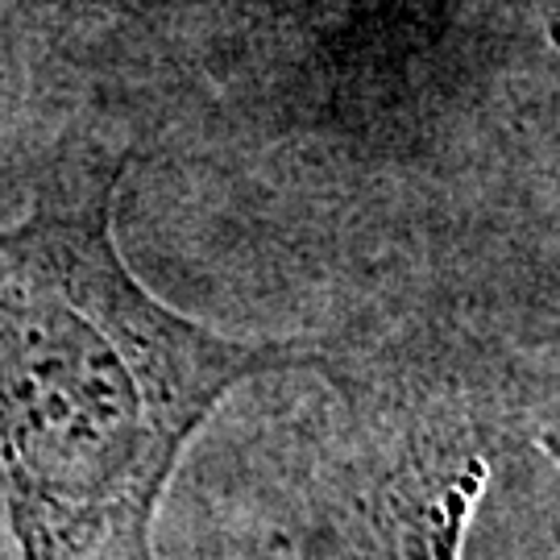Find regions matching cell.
<instances>
[{
  "label": "cell",
  "mask_w": 560,
  "mask_h": 560,
  "mask_svg": "<svg viewBox=\"0 0 560 560\" xmlns=\"http://www.w3.org/2000/svg\"><path fill=\"white\" fill-rule=\"evenodd\" d=\"M129 154L83 150L0 229V478L21 560H159L187 444L241 382L316 365L150 295L117 249Z\"/></svg>",
  "instance_id": "obj_1"
},
{
  "label": "cell",
  "mask_w": 560,
  "mask_h": 560,
  "mask_svg": "<svg viewBox=\"0 0 560 560\" xmlns=\"http://www.w3.org/2000/svg\"><path fill=\"white\" fill-rule=\"evenodd\" d=\"M490 481V457L465 432H416L345 494L337 560H460Z\"/></svg>",
  "instance_id": "obj_2"
}]
</instances>
